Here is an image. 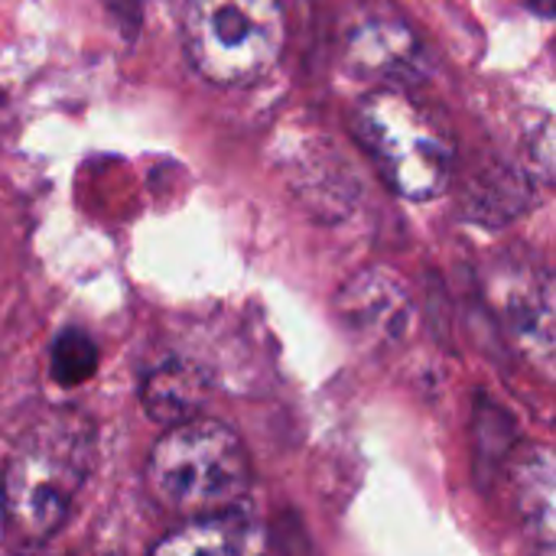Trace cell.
Masks as SVG:
<instances>
[{
	"label": "cell",
	"mask_w": 556,
	"mask_h": 556,
	"mask_svg": "<svg viewBox=\"0 0 556 556\" xmlns=\"http://www.w3.org/2000/svg\"><path fill=\"white\" fill-rule=\"evenodd\" d=\"M94 456V420L75 407L46 410L23 430L0 472V525L13 547L36 551L68 525Z\"/></svg>",
	"instance_id": "obj_1"
},
{
	"label": "cell",
	"mask_w": 556,
	"mask_h": 556,
	"mask_svg": "<svg viewBox=\"0 0 556 556\" xmlns=\"http://www.w3.org/2000/svg\"><path fill=\"white\" fill-rule=\"evenodd\" d=\"M355 137L397 195L427 202L450 189L456 137L443 114L407 88L381 85L365 94L355 108Z\"/></svg>",
	"instance_id": "obj_2"
},
{
	"label": "cell",
	"mask_w": 556,
	"mask_h": 556,
	"mask_svg": "<svg viewBox=\"0 0 556 556\" xmlns=\"http://www.w3.org/2000/svg\"><path fill=\"white\" fill-rule=\"evenodd\" d=\"M147 489L166 511L179 518H205L228 508L251 489V459L241 437L218 424L195 417L169 427L150 450Z\"/></svg>",
	"instance_id": "obj_3"
},
{
	"label": "cell",
	"mask_w": 556,
	"mask_h": 556,
	"mask_svg": "<svg viewBox=\"0 0 556 556\" xmlns=\"http://www.w3.org/2000/svg\"><path fill=\"white\" fill-rule=\"evenodd\" d=\"M287 42L280 0H189L182 46L192 68L218 85L241 88L264 78Z\"/></svg>",
	"instance_id": "obj_4"
},
{
	"label": "cell",
	"mask_w": 556,
	"mask_h": 556,
	"mask_svg": "<svg viewBox=\"0 0 556 556\" xmlns=\"http://www.w3.org/2000/svg\"><path fill=\"white\" fill-rule=\"evenodd\" d=\"M489 296L508 329L534 352H556V277L531 257H498L489 270Z\"/></svg>",
	"instance_id": "obj_5"
},
{
	"label": "cell",
	"mask_w": 556,
	"mask_h": 556,
	"mask_svg": "<svg viewBox=\"0 0 556 556\" xmlns=\"http://www.w3.org/2000/svg\"><path fill=\"white\" fill-rule=\"evenodd\" d=\"M339 316L345 329L368 345H397L414 326V303L407 287L384 267L355 274L339 290Z\"/></svg>",
	"instance_id": "obj_6"
},
{
	"label": "cell",
	"mask_w": 556,
	"mask_h": 556,
	"mask_svg": "<svg viewBox=\"0 0 556 556\" xmlns=\"http://www.w3.org/2000/svg\"><path fill=\"white\" fill-rule=\"evenodd\" d=\"M511 498L531 556H556V450L531 446L511 466Z\"/></svg>",
	"instance_id": "obj_7"
},
{
	"label": "cell",
	"mask_w": 556,
	"mask_h": 556,
	"mask_svg": "<svg viewBox=\"0 0 556 556\" xmlns=\"http://www.w3.org/2000/svg\"><path fill=\"white\" fill-rule=\"evenodd\" d=\"M264 525L244 508H228L182 521L150 547V556H264Z\"/></svg>",
	"instance_id": "obj_8"
},
{
	"label": "cell",
	"mask_w": 556,
	"mask_h": 556,
	"mask_svg": "<svg viewBox=\"0 0 556 556\" xmlns=\"http://www.w3.org/2000/svg\"><path fill=\"white\" fill-rule=\"evenodd\" d=\"M345 62L371 78H404L420 62L414 33L397 16L368 13L358 16L345 33Z\"/></svg>",
	"instance_id": "obj_9"
},
{
	"label": "cell",
	"mask_w": 556,
	"mask_h": 556,
	"mask_svg": "<svg viewBox=\"0 0 556 556\" xmlns=\"http://www.w3.org/2000/svg\"><path fill=\"white\" fill-rule=\"evenodd\" d=\"M205 394H208V381L202 368H195L186 358H169L143 378L140 404L153 424L169 430L202 417Z\"/></svg>",
	"instance_id": "obj_10"
},
{
	"label": "cell",
	"mask_w": 556,
	"mask_h": 556,
	"mask_svg": "<svg viewBox=\"0 0 556 556\" xmlns=\"http://www.w3.org/2000/svg\"><path fill=\"white\" fill-rule=\"evenodd\" d=\"M531 202V186L525 173H518L511 163H495L479 169L466 182L463 208L472 222L482 225H505L515 215H521Z\"/></svg>",
	"instance_id": "obj_11"
},
{
	"label": "cell",
	"mask_w": 556,
	"mask_h": 556,
	"mask_svg": "<svg viewBox=\"0 0 556 556\" xmlns=\"http://www.w3.org/2000/svg\"><path fill=\"white\" fill-rule=\"evenodd\" d=\"M101 365V349L85 329H62L49 345V371L62 388H78L94 378Z\"/></svg>",
	"instance_id": "obj_12"
},
{
	"label": "cell",
	"mask_w": 556,
	"mask_h": 556,
	"mask_svg": "<svg viewBox=\"0 0 556 556\" xmlns=\"http://www.w3.org/2000/svg\"><path fill=\"white\" fill-rule=\"evenodd\" d=\"M525 143H528V156L531 166L556 182V117H541L538 124H531L525 130Z\"/></svg>",
	"instance_id": "obj_13"
},
{
	"label": "cell",
	"mask_w": 556,
	"mask_h": 556,
	"mask_svg": "<svg viewBox=\"0 0 556 556\" xmlns=\"http://www.w3.org/2000/svg\"><path fill=\"white\" fill-rule=\"evenodd\" d=\"M108 10L121 20V26H124V36H127V29L134 33L137 26H140V10H143V0H108Z\"/></svg>",
	"instance_id": "obj_14"
},
{
	"label": "cell",
	"mask_w": 556,
	"mask_h": 556,
	"mask_svg": "<svg viewBox=\"0 0 556 556\" xmlns=\"http://www.w3.org/2000/svg\"><path fill=\"white\" fill-rule=\"evenodd\" d=\"M531 13H538V16H547V20H554L556 16V0H521Z\"/></svg>",
	"instance_id": "obj_15"
},
{
	"label": "cell",
	"mask_w": 556,
	"mask_h": 556,
	"mask_svg": "<svg viewBox=\"0 0 556 556\" xmlns=\"http://www.w3.org/2000/svg\"><path fill=\"white\" fill-rule=\"evenodd\" d=\"M23 556H46V554H39V551H29V554H23ZM52 556V554H49Z\"/></svg>",
	"instance_id": "obj_16"
}]
</instances>
